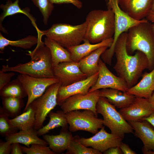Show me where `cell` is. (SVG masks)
Segmentation results:
<instances>
[{"mask_svg":"<svg viewBox=\"0 0 154 154\" xmlns=\"http://www.w3.org/2000/svg\"><path fill=\"white\" fill-rule=\"evenodd\" d=\"M127 33H122L116 43L114 52L116 59L113 67L118 76L123 79L129 88L137 84L143 71L149 67L146 55L137 50L133 55L128 54L126 48Z\"/></svg>","mask_w":154,"mask_h":154,"instance_id":"obj_1","label":"cell"},{"mask_svg":"<svg viewBox=\"0 0 154 154\" xmlns=\"http://www.w3.org/2000/svg\"><path fill=\"white\" fill-rule=\"evenodd\" d=\"M37 32L38 42L36 47L26 54L31 57V60L13 66L3 65L2 72H17L36 77L55 78L50 51L42 40L43 35L41 31Z\"/></svg>","mask_w":154,"mask_h":154,"instance_id":"obj_2","label":"cell"},{"mask_svg":"<svg viewBox=\"0 0 154 154\" xmlns=\"http://www.w3.org/2000/svg\"><path fill=\"white\" fill-rule=\"evenodd\" d=\"M85 21L87 27L84 39L90 43H98L114 36L115 17L111 9L92 10L87 15Z\"/></svg>","mask_w":154,"mask_h":154,"instance_id":"obj_3","label":"cell"},{"mask_svg":"<svg viewBox=\"0 0 154 154\" xmlns=\"http://www.w3.org/2000/svg\"><path fill=\"white\" fill-rule=\"evenodd\" d=\"M149 22L146 19L129 30L126 48L130 55L137 50L143 52L148 60V69L151 70L154 68V35Z\"/></svg>","mask_w":154,"mask_h":154,"instance_id":"obj_4","label":"cell"},{"mask_svg":"<svg viewBox=\"0 0 154 154\" xmlns=\"http://www.w3.org/2000/svg\"><path fill=\"white\" fill-rule=\"evenodd\" d=\"M87 27L85 21L75 25L56 23L53 25L49 29L41 31L43 35L67 48L80 44L83 41Z\"/></svg>","mask_w":154,"mask_h":154,"instance_id":"obj_5","label":"cell"},{"mask_svg":"<svg viewBox=\"0 0 154 154\" xmlns=\"http://www.w3.org/2000/svg\"><path fill=\"white\" fill-rule=\"evenodd\" d=\"M116 108L106 98L100 97L96 105V112L102 116L103 125L110 129L111 133L123 138L125 134L133 133V129Z\"/></svg>","mask_w":154,"mask_h":154,"instance_id":"obj_6","label":"cell"},{"mask_svg":"<svg viewBox=\"0 0 154 154\" xmlns=\"http://www.w3.org/2000/svg\"><path fill=\"white\" fill-rule=\"evenodd\" d=\"M107 5L108 8L111 9L114 13L115 33L112 46L102 54L101 57L104 62L111 65L112 58L114 54L115 46L119 37L132 27L143 21L145 19L137 21L131 17L121 9L119 5L118 0H108Z\"/></svg>","mask_w":154,"mask_h":154,"instance_id":"obj_7","label":"cell"},{"mask_svg":"<svg viewBox=\"0 0 154 154\" xmlns=\"http://www.w3.org/2000/svg\"><path fill=\"white\" fill-rule=\"evenodd\" d=\"M65 116L71 132L82 130L95 134L103 126V119L98 118L90 110L70 111L66 113Z\"/></svg>","mask_w":154,"mask_h":154,"instance_id":"obj_8","label":"cell"},{"mask_svg":"<svg viewBox=\"0 0 154 154\" xmlns=\"http://www.w3.org/2000/svg\"><path fill=\"white\" fill-rule=\"evenodd\" d=\"M60 86L59 82L50 85L42 95L31 104L35 112V121L34 128L36 130L42 127L48 115L57 105V94Z\"/></svg>","mask_w":154,"mask_h":154,"instance_id":"obj_9","label":"cell"},{"mask_svg":"<svg viewBox=\"0 0 154 154\" xmlns=\"http://www.w3.org/2000/svg\"><path fill=\"white\" fill-rule=\"evenodd\" d=\"M17 78L22 84L27 95V101L23 112L34 100L42 95L50 86L59 82L56 78L36 77L21 74Z\"/></svg>","mask_w":154,"mask_h":154,"instance_id":"obj_10","label":"cell"},{"mask_svg":"<svg viewBox=\"0 0 154 154\" xmlns=\"http://www.w3.org/2000/svg\"><path fill=\"white\" fill-rule=\"evenodd\" d=\"M100 97L99 90L88 92L86 94H77L66 99L60 106L64 113L80 110L92 111L98 117L96 106Z\"/></svg>","mask_w":154,"mask_h":154,"instance_id":"obj_11","label":"cell"},{"mask_svg":"<svg viewBox=\"0 0 154 154\" xmlns=\"http://www.w3.org/2000/svg\"><path fill=\"white\" fill-rule=\"evenodd\" d=\"M105 63L100 58L98 61V77L96 83L89 89L88 92L105 88L127 92L129 88L126 83L122 78L116 76L111 72Z\"/></svg>","mask_w":154,"mask_h":154,"instance_id":"obj_12","label":"cell"},{"mask_svg":"<svg viewBox=\"0 0 154 154\" xmlns=\"http://www.w3.org/2000/svg\"><path fill=\"white\" fill-rule=\"evenodd\" d=\"M123 138L114 134L108 133L103 126L99 131L89 138H80L78 141L84 146L90 147L103 153L109 148L119 146Z\"/></svg>","mask_w":154,"mask_h":154,"instance_id":"obj_13","label":"cell"},{"mask_svg":"<svg viewBox=\"0 0 154 154\" xmlns=\"http://www.w3.org/2000/svg\"><path fill=\"white\" fill-rule=\"evenodd\" d=\"M54 72L61 86L70 85L87 78L80 70L78 62L74 61L60 63L54 67Z\"/></svg>","mask_w":154,"mask_h":154,"instance_id":"obj_14","label":"cell"},{"mask_svg":"<svg viewBox=\"0 0 154 154\" xmlns=\"http://www.w3.org/2000/svg\"><path fill=\"white\" fill-rule=\"evenodd\" d=\"M98 72L85 79L66 86H61L58 88L57 96V105L60 106L69 97L77 94H86L89 89L96 83Z\"/></svg>","mask_w":154,"mask_h":154,"instance_id":"obj_15","label":"cell"},{"mask_svg":"<svg viewBox=\"0 0 154 154\" xmlns=\"http://www.w3.org/2000/svg\"><path fill=\"white\" fill-rule=\"evenodd\" d=\"M154 111L149 99L135 97L133 102L119 112L128 122L141 121L149 116Z\"/></svg>","mask_w":154,"mask_h":154,"instance_id":"obj_16","label":"cell"},{"mask_svg":"<svg viewBox=\"0 0 154 154\" xmlns=\"http://www.w3.org/2000/svg\"><path fill=\"white\" fill-rule=\"evenodd\" d=\"M121 9L132 19L140 21L151 11L154 0H118Z\"/></svg>","mask_w":154,"mask_h":154,"instance_id":"obj_17","label":"cell"},{"mask_svg":"<svg viewBox=\"0 0 154 154\" xmlns=\"http://www.w3.org/2000/svg\"><path fill=\"white\" fill-rule=\"evenodd\" d=\"M129 123L134 131V134L142 142L143 154L149 151H154V128L145 120L130 121Z\"/></svg>","mask_w":154,"mask_h":154,"instance_id":"obj_18","label":"cell"},{"mask_svg":"<svg viewBox=\"0 0 154 154\" xmlns=\"http://www.w3.org/2000/svg\"><path fill=\"white\" fill-rule=\"evenodd\" d=\"M82 44L66 48L70 52L72 61L78 62L82 59L98 48L103 46L110 48L113 42V38L100 42L92 44L88 40L84 39Z\"/></svg>","mask_w":154,"mask_h":154,"instance_id":"obj_19","label":"cell"},{"mask_svg":"<svg viewBox=\"0 0 154 154\" xmlns=\"http://www.w3.org/2000/svg\"><path fill=\"white\" fill-rule=\"evenodd\" d=\"M154 91V68L149 72H145L139 82L126 92L135 97L149 99Z\"/></svg>","mask_w":154,"mask_h":154,"instance_id":"obj_20","label":"cell"},{"mask_svg":"<svg viewBox=\"0 0 154 154\" xmlns=\"http://www.w3.org/2000/svg\"><path fill=\"white\" fill-rule=\"evenodd\" d=\"M68 128H62L60 134L56 135L45 134L43 138L55 154L63 152L68 148L73 136Z\"/></svg>","mask_w":154,"mask_h":154,"instance_id":"obj_21","label":"cell"},{"mask_svg":"<svg viewBox=\"0 0 154 154\" xmlns=\"http://www.w3.org/2000/svg\"><path fill=\"white\" fill-rule=\"evenodd\" d=\"M100 96L106 98L110 103L120 109L130 105L135 97L126 92L110 88L102 89L100 90Z\"/></svg>","mask_w":154,"mask_h":154,"instance_id":"obj_22","label":"cell"},{"mask_svg":"<svg viewBox=\"0 0 154 154\" xmlns=\"http://www.w3.org/2000/svg\"><path fill=\"white\" fill-rule=\"evenodd\" d=\"M37 130L33 128L29 129L20 130L19 132L13 133L5 137L6 141L12 144L17 143L25 145L28 147L34 144H39L47 146L48 144L44 139L38 137Z\"/></svg>","mask_w":154,"mask_h":154,"instance_id":"obj_23","label":"cell"},{"mask_svg":"<svg viewBox=\"0 0 154 154\" xmlns=\"http://www.w3.org/2000/svg\"><path fill=\"white\" fill-rule=\"evenodd\" d=\"M19 0H16L13 2L11 1L8 0L5 4H1L0 8L3 12L0 16V30L5 33L7 32L2 25V22L7 17L14 15L18 13L24 14L27 16L31 21L33 25L37 31L38 30L36 25V19L30 13V10L29 8L22 9L19 5Z\"/></svg>","mask_w":154,"mask_h":154,"instance_id":"obj_24","label":"cell"},{"mask_svg":"<svg viewBox=\"0 0 154 154\" xmlns=\"http://www.w3.org/2000/svg\"><path fill=\"white\" fill-rule=\"evenodd\" d=\"M108 48L107 46L101 47L78 62L80 70L86 75L87 77L98 72V61L100 57Z\"/></svg>","mask_w":154,"mask_h":154,"instance_id":"obj_25","label":"cell"},{"mask_svg":"<svg viewBox=\"0 0 154 154\" xmlns=\"http://www.w3.org/2000/svg\"><path fill=\"white\" fill-rule=\"evenodd\" d=\"M44 42L50 51L53 67L61 63L73 61L70 52L55 41L46 37Z\"/></svg>","mask_w":154,"mask_h":154,"instance_id":"obj_26","label":"cell"},{"mask_svg":"<svg viewBox=\"0 0 154 154\" xmlns=\"http://www.w3.org/2000/svg\"><path fill=\"white\" fill-rule=\"evenodd\" d=\"M35 121V110L31 104L23 113L10 119L12 125L20 130L34 128Z\"/></svg>","mask_w":154,"mask_h":154,"instance_id":"obj_27","label":"cell"},{"mask_svg":"<svg viewBox=\"0 0 154 154\" xmlns=\"http://www.w3.org/2000/svg\"><path fill=\"white\" fill-rule=\"evenodd\" d=\"M48 115L49 121L47 125L37 130L38 136L43 135L50 130L58 127L68 128L65 113L62 110L55 112L51 111Z\"/></svg>","mask_w":154,"mask_h":154,"instance_id":"obj_28","label":"cell"},{"mask_svg":"<svg viewBox=\"0 0 154 154\" xmlns=\"http://www.w3.org/2000/svg\"><path fill=\"white\" fill-rule=\"evenodd\" d=\"M38 42V37L29 35L18 40H11L5 38L0 33V52L3 53L6 47L10 46L25 49H30Z\"/></svg>","mask_w":154,"mask_h":154,"instance_id":"obj_29","label":"cell"},{"mask_svg":"<svg viewBox=\"0 0 154 154\" xmlns=\"http://www.w3.org/2000/svg\"><path fill=\"white\" fill-rule=\"evenodd\" d=\"M1 97H13L23 98L27 96L21 82L16 78L10 81L0 90Z\"/></svg>","mask_w":154,"mask_h":154,"instance_id":"obj_30","label":"cell"},{"mask_svg":"<svg viewBox=\"0 0 154 154\" xmlns=\"http://www.w3.org/2000/svg\"><path fill=\"white\" fill-rule=\"evenodd\" d=\"M3 108L9 117L18 116L24 104L23 98L13 97H1Z\"/></svg>","mask_w":154,"mask_h":154,"instance_id":"obj_31","label":"cell"},{"mask_svg":"<svg viewBox=\"0 0 154 154\" xmlns=\"http://www.w3.org/2000/svg\"><path fill=\"white\" fill-rule=\"evenodd\" d=\"M78 136L73 137L66 154H102V153L93 148H89L78 140Z\"/></svg>","mask_w":154,"mask_h":154,"instance_id":"obj_32","label":"cell"},{"mask_svg":"<svg viewBox=\"0 0 154 154\" xmlns=\"http://www.w3.org/2000/svg\"><path fill=\"white\" fill-rule=\"evenodd\" d=\"M3 108L0 109V134L5 137L10 134L17 132L18 129L11 124L10 119Z\"/></svg>","mask_w":154,"mask_h":154,"instance_id":"obj_33","label":"cell"},{"mask_svg":"<svg viewBox=\"0 0 154 154\" xmlns=\"http://www.w3.org/2000/svg\"><path fill=\"white\" fill-rule=\"evenodd\" d=\"M31 0L41 12L44 24L47 25L49 18L54 8L53 4L50 0Z\"/></svg>","mask_w":154,"mask_h":154,"instance_id":"obj_34","label":"cell"},{"mask_svg":"<svg viewBox=\"0 0 154 154\" xmlns=\"http://www.w3.org/2000/svg\"><path fill=\"white\" fill-rule=\"evenodd\" d=\"M23 153L27 154H55L49 147L39 144H34L28 147L21 145Z\"/></svg>","mask_w":154,"mask_h":154,"instance_id":"obj_35","label":"cell"},{"mask_svg":"<svg viewBox=\"0 0 154 154\" xmlns=\"http://www.w3.org/2000/svg\"><path fill=\"white\" fill-rule=\"evenodd\" d=\"M15 72H10L6 73L0 70V90L11 81L12 78L15 74Z\"/></svg>","mask_w":154,"mask_h":154,"instance_id":"obj_36","label":"cell"},{"mask_svg":"<svg viewBox=\"0 0 154 154\" xmlns=\"http://www.w3.org/2000/svg\"><path fill=\"white\" fill-rule=\"evenodd\" d=\"M53 4L71 3L78 9L81 8L82 3L79 0H50Z\"/></svg>","mask_w":154,"mask_h":154,"instance_id":"obj_37","label":"cell"},{"mask_svg":"<svg viewBox=\"0 0 154 154\" xmlns=\"http://www.w3.org/2000/svg\"><path fill=\"white\" fill-rule=\"evenodd\" d=\"M11 144L9 141H1L0 143V154L11 153Z\"/></svg>","mask_w":154,"mask_h":154,"instance_id":"obj_38","label":"cell"},{"mask_svg":"<svg viewBox=\"0 0 154 154\" xmlns=\"http://www.w3.org/2000/svg\"><path fill=\"white\" fill-rule=\"evenodd\" d=\"M119 147L123 154H136L137 153L133 150L127 144L122 142L120 143Z\"/></svg>","mask_w":154,"mask_h":154,"instance_id":"obj_39","label":"cell"},{"mask_svg":"<svg viewBox=\"0 0 154 154\" xmlns=\"http://www.w3.org/2000/svg\"><path fill=\"white\" fill-rule=\"evenodd\" d=\"M23 153L22 150L19 143H14L11 144V154H23Z\"/></svg>","mask_w":154,"mask_h":154,"instance_id":"obj_40","label":"cell"},{"mask_svg":"<svg viewBox=\"0 0 154 154\" xmlns=\"http://www.w3.org/2000/svg\"><path fill=\"white\" fill-rule=\"evenodd\" d=\"M104 154H123L119 146L110 148L103 153Z\"/></svg>","mask_w":154,"mask_h":154,"instance_id":"obj_41","label":"cell"},{"mask_svg":"<svg viewBox=\"0 0 154 154\" xmlns=\"http://www.w3.org/2000/svg\"><path fill=\"white\" fill-rule=\"evenodd\" d=\"M142 120H145L154 127V111L148 117L143 118Z\"/></svg>","mask_w":154,"mask_h":154,"instance_id":"obj_42","label":"cell"},{"mask_svg":"<svg viewBox=\"0 0 154 154\" xmlns=\"http://www.w3.org/2000/svg\"><path fill=\"white\" fill-rule=\"evenodd\" d=\"M146 18L148 21L152 23H154V12L151 11Z\"/></svg>","mask_w":154,"mask_h":154,"instance_id":"obj_43","label":"cell"},{"mask_svg":"<svg viewBox=\"0 0 154 154\" xmlns=\"http://www.w3.org/2000/svg\"><path fill=\"white\" fill-rule=\"evenodd\" d=\"M149 100L154 110V92L153 93L149 99Z\"/></svg>","mask_w":154,"mask_h":154,"instance_id":"obj_44","label":"cell"},{"mask_svg":"<svg viewBox=\"0 0 154 154\" xmlns=\"http://www.w3.org/2000/svg\"><path fill=\"white\" fill-rule=\"evenodd\" d=\"M150 27L152 33L154 35V23L151 24Z\"/></svg>","mask_w":154,"mask_h":154,"instance_id":"obj_45","label":"cell"},{"mask_svg":"<svg viewBox=\"0 0 154 154\" xmlns=\"http://www.w3.org/2000/svg\"><path fill=\"white\" fill-rule=\"evenodd\" d=\"M151 11L154 12V0L153 6L152 9Z\"/></svg>","mask_w":154,"mask_h":154,"instance_id":"obj_46","label":"cell"}]
</instances>
